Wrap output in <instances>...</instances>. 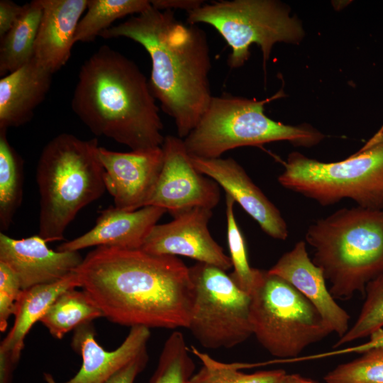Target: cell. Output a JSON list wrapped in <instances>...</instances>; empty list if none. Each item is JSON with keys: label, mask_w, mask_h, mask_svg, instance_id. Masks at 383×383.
I'll return each instance as SVG.
<instances>
[{"label": "cell", "mask_w": 383, "mask_h": 383, "mask_svg": "<svg viewBox=\"0 0 383 383\" xmlns=\"http://www.w3.org/2000/svg\"><path fill=\"white\" fill-rule=\"evenodd\" d=\"M99 147L96 138L62 133L43 148L36 167L38 235L47 243L62 240L79 211L106 191Z\"/></svg>", "instance_id": "5"}, {"label": "cell", "mask_w": 383, "mask_h": 383, "mask_svg": "<svg viewBox=\"0 0 383 383\" xmlns=\"http://www.w3.org/2000/svg\"><path fill=\"white\" fill-rule=\"evenodd\" d=\"M277 180L321 206L345 199L369 209H383V127L358 151L338 162L291 152Z\"/></svg>", "instance_id": "7"}, {"label": "cell", "mask_w": 383, "mask_h": 383, "mask_svg": "<svg viewBox=\"0 0 383 383\" xmlns=\"http://www.w3.org/2000/svg\"><path fill=\"white\" fill-rule=\"evenodd\" d=\"M71 107L96 135L131 150L161 147L163 124L145 76L121 52L103 45L81 66Z\"/></svg>", "instance_id": "3"}, {"label": "cell", "mask_w": 383, "mask_h": 383, "mask_svg": "<svg viewBox=\"0 0 383 383\" xmlns=\"http://www.w3.org/2000/svg\"><path fill=\"white\" fill-rule=\"evenodd\" d=\"M74 272L80 287L114 323L188 328L194 285L189 267L177 256L99 246Z\"/></svg>", "instance_id": "1"}, {"label": "cell", "mask_w": 383, "mask_h": 383, "mask_svg": "<svg viewBox=\"0 0 383 383\" xmlns=\"http://www.w3.org/2000/svg\"><path fill=\"white\" fill-rule=\"evenodd\" d=\"M212 215V209L199 206L180 212L172 221L156 224L140 249L153 255L187 257L226 272L232 263L209 232Z\"/></svg>", "instance_id": "12"}, {"label": "cell", "mask_w": 383, "mask_h": 383, "mask_svg": "<svg viewBox=\"0 0 383 383\" xmlns=\"http://www.w3.org/2000/svg\"><path fill=\"white\" fill-rule=\"evenodd\" d=\"M161 147L162 170L146 206L163 208L172 216L194 207L215 208L221 198L219 185L194 167L183 139L166 135Z\"/></svg>", "instance_id": "11"}, {"label": "cell", "mask_w": 383, "mask_h": 383, "mask_svg": "<svg viewBox=\"0 0 383 383\" xmlns=\"http://www.w3.org/2000/svg\"><path fill=\"white\" fill-rule=\"evenodd\" d=\"M268 272L288 282L309 300L333 333L339 338L346 333L350 315L330 293L322 271L309 256L304 241L297 242Z\"/></svg>", "instance_id": "17"}, {"label": "cell", "mask_w": 383, "mask_h": 383, "mask_svg": "<svg viewBox=\"0 0 383 383\" xmlns=\"http://www.w3.org/2000/svg\"><path fill=\"white\" fill-rule=\"evenodd\" d=\"M235 203V200L226 194L227 240L233 267L230 277L240 289L250 294L262 270L253 268L249 264L245 241L234 215Z\"/></svg>", "instance_id": "28"}, {"label": "cell", "mask_w": 383, "mask_h": 383, "mask_svg": "<svg viewBox=\"0 0 383 383\" xmlns=\"http://www.w3.org/2000/svg\"><path fill=\"white\" fill-rule=\"evenodd\" d=\"M365 296L357 320L346 333L338 338L333 348L370 336L383 328V273L367 284Z\"/></svg>", "instance_id": "29"}, {"label": "cell", "mask_w": 383, "mask_h": 383, "mask_svg": "<svg viewBox=\"0 0 383 383\" xmlns=\"http://www.w3.org/2000/svg\"><path fill=\"white\" fill-rule=\"evenodd\" d=\"M305 239L335 299L365 295L383 273V209L343 208L311 224Z\"/></svg>", "instance_id": "4"}, {"label": "cell", "mask_w": 383, "mask_h": 383, "mask_svg": "<svg viewBox=\"0 0 383 383\" xmlns=\"http://www.w3.org/2000/svg\"><path fill=\"white\" fill-rule=\"evenodd\" d=\"M80 287L74 272L56 282L23 290L16 304L15 320L0 344V365L15 367L19 361L24 340L56 298L70 289Z\"/></svg>", "instance_id": "21"}, {"label": "cell", "mask_w": 383, "mask_h": 383, "mask_svg": "<svg viewBox=\"0 0 383 383\" xmlns=\"http://www.w3.org/2000/svg\"><path fill=\"white\" fill-rule=\"evenodd\" d=\"M370 340L360 345L352 348L345 349L344 352H355L363 353L370 349L383 345V328L379 329L370 336Z\"/></svg>", "instance_id": "35"}, {"label": "cell", "mask_w": 383, "mask_h": 383, "mask_svg": "<svg viewBox=\"0 0 383 383\" xmlns=\"http://www.w3.org/2000/svg\"><path fill=\"white\" fill-rule=\"evenodd\" d=\"M52 73L33 57L0 79V130L28 122L45 99Z\"/></svg>", "instance_id": "20"}, {"label": "cell", "mask_w": 383, "mask_h": 383, "mask_svg": "<svg viewBox=\"0 0 383 383\" xmlns=\"http://www.w3.org/2000/svg\"><path fill=\"white\" fill-rule=\"evenodd\" d=\"M182 332L175 331L166 340L150 383H188L195 370Z\"/></svg>", "instance_id": "27"}, {"label": "cell", "mask_w": 383, "mask_h": 383, "mask_svg": "<svg viewBox=\"0 0 383 383\" xmlns=\"http://www.w3.org/2000/svg\"><path fill=\"white\" fill-rule=\"evenodd\" d=\"M326 383H383V345L370 349L328 372Z\"/></svg>", "instance_id": "30"}, {"label": "cell", "mask_w": 383, "mask_h": 383, "mask_svg": "<svg viewBox=\"0 0 383 383\" xmlns=\"http://www.w3.org/2000/svg\"><path fill=\"white\" fill-rule=\"evenodd\" d=\"M70 289L58 296L40 319L57 339L79 326L104 317L101 311L83 290Z\"/></svg>", "instance_id": "23"}, {"label": "cell", "mask_w": 383, "mask_h": 383, "mask_svg": "<svg viewBox=\"0 0 383 383\" xmlns=\"http://www.w3.org/2000/svg\"><path fill=\"white\" fill-rule=\"evenodd\" d=\"M190 351L200 360L202 366L188 383H280L286 374L283 370L246 374L239 370L250 366V364L219 362L194 346H191Z\"/></svg>", "instance_id": "26"}, {"label": "cell", "mask_w": 383, "mask_h": 383, "mask_svg": "<svg viewBox=\"0 0 383 383\" xmlns=\"http://www.w3.org/2000/svg\"><path fill=\"white\" fill-rule=\"evenodd\" d=\"M280 383H319L310 379L305 378L299 374H287L283 377Z\"/></svg>", "instance_id": "36"}, {"label": "cell", "mask_w": 383, "mask_h": 383, "mask_svg": "<svg viewBox=\"0 0 383 383\" xmlns=\"http://www.w3.org/2000/svg\"><path fill=\"white\" fill-rule=\"evenodd\" d=\"M40 1L43 15L33 57L54 74L71 56L76 30L88 0Z\"/></svg>", "instance_id": "19"}, {"label": "cell", "mask_w": 383, "mask_h": 383, "mask_svg": "<svg viewBox=\"0 0 383 383\" xmlns=\"http://www.w3.org/2000/svg\"><path fill=\"white\" fill-rule=\"evenodd\" d=\"M194 301L187 329L205 348H231L252 335L250 296L226 271L197 262L189 267Z\"/></svg>", "instance_id": "10"}, {"label": "cell", "mask_w": 383, "mask_h": 383, "mask_svg": "<svg viewBox=\"0 0 383 383\" xmlns=\"http://www.w3.org/2000/svg\"><path fill=\"white\" fill-rule=\"evenodd\" d=\"M194 167L213 179L259 224L269 236L286 240L287 224L279 210L252 182L234 159L202 158L189 155Z\"/></svg>", "instance_id": "14"}, {"label": "cell", "mask_w": 383, "mask_h": 383, "mask_svg": "<svg viewBox=\"0 0 383 383\" xmlns=\"http://www.w3.org/2000/svg\"><path fill=\"white\" fill-rule=\"evenodd\" d=\"M190 24L213 27L230 46L231 68L242 67L248 60L251 45L260 47L263 65L278 43L299 44L305 32L301 21L290 9L275 0L219 1L187 12Z\"/></svg>", "instance_id": "9"}, {"label": "cell", "mask_w": 383, "mask_h": 383, "mask_svg": "<svg viewBox=\"0 0 383 383\" xmlns=\"http://www.w3.org/2000/svg\"><path fill=\"white\" fill-rule=\"evenodd\" d=\"M147 362L146 352L117 372L106 383H133L137 375L145 368Z\"/></svg>", "instance_id": "33"}, {"label": "cell", "mask_w": 383, "mask_h": 383, "mask_svg": "<svg viewBox=\"0 0 383 383\" xmlns=\"http://www.w3.org/2000/svg\"><path fill=\"white\" fill-rule=\"evenodd\" d=\"M150 336V328L131 327L122 344L116 350L107 351L96 340L92 322L74 330L71 347L82 358L79 372L64 383H106L117 372L147 352Z\"/></svg>", "instance_id": "16"}, {"label": "cell", "mask_w": 383, "mask_h": 383, "mask_svg": "<svg viewBox=\"0 0 383 383\" xmlns=\"http://www.w3.org/2000/svg\"><path fill=\"white\" fill-rule=\"evenodd\" d=\"M99 36L129 38L144 48L152 62L150 90L174 120L178 137H187L213 97L210 49L204 30L179 21L172 10L151 6Z\"/></svg>", "instance_id": "2"}, {"label": "cell", "mask_w": 383, "mask_h": 383, "mask_svg": "<svg viewBox=\"0 0 383 383\" xmlns=\"http://www.w3.org/2000/svg\"><path fill=\"white\" fill-rule=\"evenodd\" d=\"M279 95L263 100L213 96L198 124L183 138L187 152L218 158L239 147L288 141L294 146L310 148L321 142L325 135L311 125H287L265 113V105Z\"/></svg>", "instance_id": "6"}, {"label": "cell", "mask_w": 383, "mask_h": 383, "mask_svg": "<svg viewBox=\"0 0 383 383\" xmlns=\"http://www.w3.org/2000/svg\"><path fill=\"white\" fill-rule=\"evenodd\" d=\"M151 6L148 0H88L87 11L76 30L75 43L91 42L117 19L139 14Z\"/></svg>", "instance_id": "25"}, {"label": "cell", "mask_w": 383, "mask_h": 383, "mask_svg": "<svg viewBox=\"0 0 383 383\" xmlns=\"http://www.w3.org/2000/svg\"><path fill=\"white\" fill-rule=\"evenodd\" d=\"M167 210L146 206L133 211L109 207L101 211L95 226L83 235L60 245L57 251L77 252L92 246L140 249Z\"/></svg>", "instance_id": "18"}, {"label": "cell", "mask_w": 383, "mask_h": 383, "mask_svg": "<svg viewBox=\"0 0 383 383\" xmlns=\"http://www.w3.org/2000/svg\"><path fill=\"white\" fill-rule=\"evenodd\" d=\"M23 12L1 38L0 76L4 77L26 65L34 57L35 43L43 15L40 0L23 5Z\"/></svg>", "instance_id": "22"}, {"label": "cell", "mask_w": 383, "mask_h": 383, "mask_svg": "<svg viewBox=\"0 0 383 383\" xmlns=\"http://www.w3.org/2000/svg\"><path fill=\"white\" fill-rule=\"evenodd\" d=\"M250 296L252 335L273 356L296 357L333 333L309 300L268 270H262Z\"/></svg>", "instance_id": "8"}, {"label": "cell", "mask_w": 383, "mask_h": 383, "mask_svg": "<svg viewBox=\"0 0 383 383\" xmlns=\"http://www.w3.org/2000/svg\"><path fill=\"white\" fill-rule=\"evenodd\" d=\"M150 3L152 7L158 10L183 9L187 12L205 4L201 0H151Z\"/></svg>", "instance_id": "34"}, {"label": "cell", "mask_w": 383, "mask_h": 383, "mask_svg": "<svg viewBox=\"0 0 383 383\" xmlns=\"http://www.w3.org/2000/svg\"><path fill=\"white\" fill-rule=\"evenodd\" d=\"M23 6L11 0L0 1V39L18 21L23 12Z\"/></svg>", "instance_id": "32"}, {"label": "cell", "mask_w": 383, "mask_h": 383, "mask_svg": "<svg viewBox=\"0 0 383 383\" xmlns=\"http://www.w3.org/2000/svg\"><path fill=\"white\" fill-rule=\"evenodd\" d=\"M82 260L78 251L50 249L39 235L14 239L0 233V262L14 272L23 290L64 278Z\"/></svg>", "instance_id": "15"}, {"label": "cell", "mask_w": 383, "mask_h": 383, "mask_svg": "<svg viewBox=\"0 0 383 383\" xmlns=\"http://www.w3.org/2000/svg\"><path fill=\"white\" fill-rule=\"evenodd\" d=\"M98 155L115 207L133 211L146 206L162 170V147L121 152L99 146Z\"/></svg>", "instance_id": "13"}, {"label": "cell", "mask_w": 383, "mask_h": 383, "mask_svg": "<svg viewBox=\"0 0 383 383\" xmlns=\"http://www.w3.org/2000/svg\"><path fill=\"white\" fill-rule=\"evenodd\" d=\"M44 379L47 383H57L52 375L50 373L45 372L43 374Z\"/></svg>", "instance_id": "37"}, {"label": "cell", "mask_w": 383, "mask_h": 383, "mask_svg": "<svg viewBox=\"0 0 383 383\" xmlns=\"http://www.w3.org/2000/svg\"><path fill=\"white\" fill-rule=\"evenodd\" d=\"M23 160L0 130V230L6 231L23 198Z\"/></svg>", "instance_id": "24"}, {"label": "cell", "mask_w": 383, "mask_h": 383, "mask_svg": "<svg viewBox=\"0 0 383 383\" xmlns=\"http://www.w3.org/2000/svg\"><path fill=\"white\" fill-rule=\"evenodd\" d=\"M20 282L14 272L0 262V331L4 332L8 321L14 314L16 302L22 292Z\"/></svg>", "instance_id": "31"}]
</instances>
